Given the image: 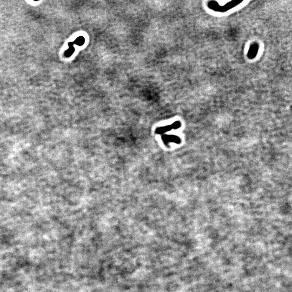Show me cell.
<instances>
[{"instance_id":"6da1fadb","label":"cell","mask_w":292,"mask_h":292,"mask_svg":"<svg viewBox=\"0 0 292 292\" xmlns=\"http://www.w3.org/2000/svg\"><path fill=\"white\" fill-rule=\"evenodd\" d=\"M241 1H232L225 4V5H220L218 2L216 1H210L208 4V7L212 10H213L215 12H225L226 11L229 10L236 7V5L241 3Z\"/></svg>"},{"instance_id":"7a4b0ae2","label":"cell","mask_w":292,"mask_h":292,"mask_svg":"<svg viewBox=\"0 0 292 292\" xmlns=\"http://www.w3.org/2000/svg\"><path fill=\"white\" fill-rule=\"evenodd\" d=\"M180 126V122L177 121V122H176L173 124H171V125H169V126H165V127H159L158 128H157L155 132H156V134H164L166 132L170 131V130H171L172 129L177 128Z\"/></svg>"},{"instance_id":"3957f363","label":"cell","mask_w":292,"mask_h":292,"mask_svg":"<svg viewBox=\"0 0 292 292\" xmlns=\"http://www.w3.org/2000/svg\"><path fill=\"white\" fill-rule=\"evenodd\" d=\"M259 46L258 43L255 42L253 43L250 47V49L248 53V57L250 59H253L255 58L257 55L259 51Z\"/></svg>"},{"instance_id":"277c9868","label":"cell","mask_w":292,"mask_h":292,"mask_svg":"<svg viewBox=\"0 0 292 292\" xmlns=\"http://www.w3.org/2000/svg\"><path fill=\"white\" fill-rule=\"evenodd\" d=\"M75 42L78 46H82L85 42V39L83 36H80L75 40Z\"/></svg>"}]
</instances>
